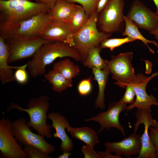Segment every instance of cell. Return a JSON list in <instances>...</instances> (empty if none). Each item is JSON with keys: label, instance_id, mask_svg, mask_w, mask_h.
<instances>
[{"label": "cell", "instance_id": "obj_1", "mask_svg": "<svg viewBox=\"0 0 158 158\" xmlns=\"http://www.w3.org/2000/svg\"><path fill=\"white\" fill-rule=\"evenodd\" d=\"M69 57L81 62L78 51L67 44L52 42L42 46L28 62V67L31 76L35 78L46 73V67L58 58Z\"/></svg>", "mask_w": 158, "mask_h": 158}, {"label": "cell", "instance_id": "obj_2", "mask_svg": "<svg viewBox=\"0 0 158 158\" xmlns=\"http://www.w3.org/2000/svg\"><path fill=\"white\" fill-rule=\"evenodd\" d=\"M51 8L48 4L28 0H0V27L18 24Z\"/></svg>", "mask_w": 158, "mask_h": 158}, {"label": "cell", "instance_id": "obj_3", "mask_svg": "<svg viewBox=\"0 0 158 158\" xmlns=\"http://www.w3.org/2000/svg\"><path fill=\"white\" fill-rule=\"evenodd\" d=\"M49 100L48 97L44 95L37 98H31L28 102L26 109L11 102L8 106L6 112L16 109L19 112L27 113L30 120L26 122V125L29 127L32 128L44 137L50 138L52 137L51 126L47 123V113L50 105Z\"/></svg>", "mask_w": 158, "mask_h": 158}, {"label": "cell", "instance_id": "obj_4", "mask_svg": "<svg viewBox=\"0 0 158 158\" xmlns=\"http://www.w3.org/2000/svg\"><path fill=\"white\" fill-rule=\"evenodd\" d=\"M97 14L96 11L94 13L85 25L73 35L72 47L80 54L83 63L85 61L89 50L94 47L99 46L102 40L111 35L99 32L98 30Z\"/></svg>", "mask_w": 158, "mask_h": 158}, {"label": "cell", "instance_id": "obj_5", "mask_svg": "<svg viewBox=\"0 0 158 158\" xmlns=\"http://www.w3.org/2000/svg\"><path fill=\"white\" fill-rule=\"evenodd\" d=\"M52 20L48 12H43L18 24L0 27V36L4 39L40 37Z\"/></svg>", "mask_w": 158, "mask_h": 158}, {"label": "cell", "instance_id": "obj_6", "mask_svg": "<svg viewBox=\"0 0 158 158\" xmlns=\"http://www.w3.org/2000/svg\"><path fill=\"white\" fill-rule=\"evenodd\" d=\"M125 4V0H109L98 17L97 23L101 32L111 34L123 31Z\"/></svg>", "mask_w": 158, "mask_h": 158}, {"label": "cell", "instance_id": "obj_7", "mask_svg": "<svg viewBox=\"0 0 158 158\" xmlns=\"http://www.w3.org/2000/svg\"><path fill=\"white\" fill-rule=\"evenodd\" d=\"M25 119L21 118L12 122L11 131L12 135L21 146L31 145L49 155L54 152V146L47 142L44 137L32 132L26 124Z\"/></svg>", "mask_w": 158, "mask_h": 158}, {"label": "cell", "instance_id": "obj_8", "mask_svg": "<svg viewBox=\"0 0 158 158\" xmlns=\"http://www.w3.org/2000/svg\"><path fill=\"white\" fill-rule=\"evenodd\" d=\"M4 39L8 48V64L32 56L43 44L53 42L40 37Z\"/></svg>", "mask_w": 158, "mask_h": 158}, {"label": "cell", "instance_id": "obj_9", "mask_svg": "<svg viewBox=\"0 0 158 158\" xmlns=\"http://www.w3.org/2000/svg\"><path fill=\"white\" fill-rule=\"evenodd\" d=\"M133 56L132 52H126L112 55L110 60H106L112 79L116 81L114 84L120 87L125 88L135 75L131 63Z\"/></svg>", "mask_w": 158, "mask_h": 158}, {"label": "cell", "instance_id": "obj_10", "mask_svg": "<svg viewBox=\"0 0 158 158\" xmlns=\"http://www.w3.org/2000/svg\"><path fill=\"white\" fill-rule=\"evenodd\" d=\"M157 76H158V72L153 73L149 76L141 73L135 75L128 85H130L133 89L136 99L133 103L127 106V111H131L135 107L137 110H151V106H158V101L156 98L152 95H148L146 91V87L149 82Z\"/></svg>", "mask_w": 158, "mask_h": 158}, {"label": "cell", "instance_id": "obj_11", "mask_svg": "<svg viewBox=\"0 0 158 158\" xmlns=\"http://www.w3.org/2000/svg\"><path fill=\"white\" fill-rule=\"evenodd\" d=\"M0 120V153L4 158H29L21 146L13 137L11 131L12 122L8 117L6 118L3 113Z\"/></svg>", "mask_w": 158, "mask_h": 158}, {"label": "cell", "instance_id": "obj_12", "mask_svg": "<svg viewBox=\"0 0 158 158\" xmlns=\"http://www.w3.org/2000/svg\"><path fill=\"white\" fill-rule=\"evenodd\" d=\"M127 105L122 103L120 100L114 102L109 104L106 111L99 113L95 116L86 119L85 121L87 122L93 121L97 122L100 126L98 133H101L105 129L109 130L111 128L114 127L118 129L123 135L125 136V130L120 122L119 116L121 113L126 109Z\"/></svg>", "mask_w": 158, "mask_h": 158}, {"label": "cell", "instance_id": "obj_13", "mask_svg": "<svg viewBox=\"0 0 158 158\" xmlns=\"http://www.w3.org/2000/svg\"><path fill=\"white\" fill-rule=\"evenodd\" d=\"M126 16L138 28L149 32L158 27V15L139 0L133 2Z\"/></svg>", "mask_w": 158, "mask_h": 158}, {"label": "cell", "instance_id": "obj_14", "mask_svg": "<svg viewBox=\"0 0 158 158\" xmlns=\"http://www.w3.org/2000/svg\"><path fill=\"white\" fill-rule=\"evenodd\" d=\"M74 33L68 24L53 19L47 25L40 37L46 40L63 42L72 47Z\"/></svg>", "mask_w": 158, "mask_h": 158}, {"label": "cell", "instance_id": "obj_15", "mask_svg": "<svg viewBox=\"0 0 158 158\" xmlns=\"http://www.w3.org/2000/svg\"><path fill=\"white\" fill-rule=\"evenodd\" d=\"M104 145L106 151L128 157L139 154L142 147L141 136L134 133L121 141L107 142Z\"/></svg>", "mask_w": 158, "mask_h": 158}, {"label": "cell", "instance_id": "obj_16", "mask_svg": "<svg viewBox=\"0 0 158 158\" xmlns=\"http://www.w3.org/2000/svg\"><path fill=\"white\" fill-rule=\"evenodd\" d=\"M47 118L51 121V126L56 130L53 134V136L59 138L61 141L60 151L63 152H71L73 148V144L65 131L66 128L70 126L68 119L56 112H50L47 115Z\"/></svg>", "mask_w": 158, "mask_h": 158}, {"label": "cell", "instance_id": "obj_17", "mask_svg": "<svg viewBox=\"0 0 158 158\" xmlns=\"http://www.w3.org/2000/svg\"><path fill=\"white\" fill-rule=\"evenodd\" d=\"M8 46L4 38L0 36V80L3 85L15 80L12 69L19 67L8 65Z\"/></svg>", "mask_w": 158, "mask_h": 158}, {"label": "cell", "instance_id": "obj_18", "mask_svg": "<svg viewBox=\"0 0 158 158\" xmlns=\"http://www.w3.org/2000/svg\"><path fill=\"white\" fill-rule=\"evenodd\" d=\"M77 5L65 0L57 2L48 12L53 20L68 23Z\"/></svg>", "mask_w": 158, "mask_h": 158}, {"label": "cell", "instance_id": "obj_19", "mask_svg": "<svg viewBox=\"0 0 158 158\" xmlns=\"http://www.w3.org/2000/svg\"><path fill=\"white\" fill-rule=\"evenodd\" d=\"M91 68L99 88L98 94L95 100V107L96 108L103 109L105 107L104 91L110 73L107 68L103 70L95 67Z\"/></svg>", "mask_w": 158, "mask_h": 158}, {"label": "cell", "instance_id": "obj_20", "mask_svg": "<svg viewBox=\"0 0 158 158\" xmlns=\"http://www.w3.org/2000/svg\"><path fill=\"white\" fill-rule=\"evenodd\" d=\"M66 129L73 138L83 141L86 145L92 148L100 142L97 133L89 127L74 128L69 126Z\"/></svg>", "mask_w": 158, "mask_h": 158}, {"label": "cell", "instance_id": "obj_21", "mask_svg": "<svg viewBox=\"0 0 158 158\" xmlns=\"http://www.w3.org/2000/svg\"><path fill=\"white\" fill-rule=\"evenodd\" d=\"M123 19L125 27L122 32L123 36L130 37L136 40L141 41L148 47L149 51L152 54H154V51L149 46L148 43H151L158 49V44L155 41L149 40L145 38L139 31L137 25L130 19L124 16Z\"/></svg>", "mask_w": 158, "mask_h": 158}, {"label": "cell", "instance_id": "obj_22", "mask_svg": "<svg viewBox=\"0 0 158 158\" xmlns=\"http://www.w3.org/2000/svg\"><path fill=\"white\" fill-rule=\"evenodd\" d=\"M45 79L52 85L54 91L60 93L73 86L72 80L65 78L60 73L53 69L44 75Z\"/></svg>", "mask_w": 158, "mask_h": 158}, {"label": "cell", "instance_id": "obj_23", "mask_svg": "<svg viewBox=\"0 0 158 158\" xmlns=\"http://www.w3.org/2000/svg\"><path fill=\"white\" fill-rule=\"evenodd\" d=\"M144 130L141 136V149L137 158H156L154 147L151 141L148 131L150 127H154V124L150 121L144 122Z\"/></svg>", "mask_w": 158, "mask_h": 158}, {"label": "cell", "instance_id": "obj_24", "mask_svg": "<svg viewBox=\"0 0 158 158\" xmlns=\"http://www.w3.org/2000/svg\"><path fill=\"white\" fill-rule=\"evenodd\" d=\"M53 67L65 78L71 80L78 75L80 72L79 67L68 58L55 62Z\"/></svg>", "mask_w": 158, "mask_h": 158}, {"label": "cell", "instance_id": "obj_25", "mask_svg": "<svg viewBox=\"0 0 158 158\" xmlns=\"http://www.w3.org/2000/svg\"><path fill=\"white\" fill-rule=\"evenodd\" d=\"M102 49L99 46L92 48L89 51L84 66L89 68L95 67L103 70L107 68L106 60L102 58L100 53Z\"/></svg>", "mask_w": 158, "mask_h": 158}, {"label": "cell", "instance_id": "obj_26", "mask_svg": "<svg viewBox=\"0 0 158 158\" xmlns=\"http://www.w3.org/2000/svg\"><path fill=\"white\" fill-rule=\"evenodd\" d=\"M89 17L81 5H77L76 8L68 23L74 33L80 30L86 23Z\"/></svg>", "mask_w": 158, "mask_h": 158}, {"label": "cell", "instance_id": "obj_27", "mask_svg": "<svg viewBox=\"0 0 158 158\" xmlns=\"http://www.w3.org/2000/svg\"><path fill=\"white\" fill-rule=\"evenodd\" d=\"M136 40L129 37L123 38H106L100 42L99 46L101 49L108 48L111 51L125 43Z\"/></svg>", "mask_w": 158, "mask_h": 158}, {"label": "cell", "instance_id": "obj_28", "mask_svg": "<svg viewBox=\"0 0 158 158\" xmlns=\"http://www.w3.org/2000/svg\"><path fill=\"white\" fill-rule=\"evenodd\" d=\"M74 3H78L80 5L86 14L90 17L96 11L98 2L100 0H65Z\"/></svg>", "mask_w": 158, "mask_h": 158}, {"label": "cell", "instance_id": "obj_29", "mask_svg": "<svg viewBox=\"0 0 158 158\" xmlns=\"http://www.w3.org/2000/svg\"><path fill=\"white\" fill-rule=\"evenodd\" d=\"M23 150L29 158H51L37 148L31 145L24 147Z\"/></svg>", "mask_w": 158, "mask_h": 158}, {"label": "cell", "instance_id": "obj_30", "mask_svg": "<svg viewBox=\"0 0 158 158\" xmlns=\"http://www.w3.org/2000/svg\"><path fill=\"white\" fill-rule=\"evenodd\" d=\"M28 64V62L23 65L19 66L14 73L15 80L20 84H25L28 81V76L26 69Z\"/></svg>", "mask_w": 158, "mask_h": 158}, {"label": "cell", "instance_id": "obj_31", "mask_svg": "<svg viewBox=\"0 0 158 158\" xmlns=\"http://www.w3.org/2000/svg\"><path fill=\"white\" fill-rule=\"evenodd\" d=\"M91 77L83 79L79 83L78 86V90L79 94L82 96L88 95L92 90Z\"/></svg>", "mask_w": 158, "mask_h": 158}, {"label": "cell", "instance_id": "obj_32", "mask_svg": "<svg viewBox=\"0 0 158 158\" xmlns=\"http://www.w3.org/2000/svg\"><path fill=\"white\" fill-rule=\"evenodd\" d=\"M125 88V92L120 100L124 104H133L135 101L134 98L135 94V92L132 87L129 85H127Z\"/></svg>", "mask_w": 158, "mask_h": 158}, {"label": "cell", "instance_id": "obj_33", "mask_svg": "<svg viewBox=\"0 0 158 158\" xmlns=\"http://www.w3.org/2000/svg\"><path fill=\"white\" fill-rule=\"evenodd\" d=\"M149 128L150 140L154 149L156 158H158V129L151 126Z\"/></svg>", "mask_w": 158, "mask_h": 158}, {"label": "cell", "instance_id": "obj_34", "mask_svg": "<svg viewBox=\"0 0 158 158\" xmlns=\"http://www.w3.org/2000/svg\"><path fill=\"white\" fill-rule=\"evenodd\" d=\"M81 153L85 158H101V155L89 146L83 145L81 147Z\"/></svg>", "mask_w": 158, "mask_h": 158}, {"label": "cell", "instance_id": "obj_35", "mask_svg": "<svg viewBox=\"0 0 158 158\" xmlns=\"http://www.w3.org/2000/svg\"><path fill=\"white\" fill-rule=\"evenodd\" d=\"M98 153L102 158H121V156L116 154L115 155L112 154L111 152L106 151L102 152L97 151Z\"/></svg>", "mask_w": 158, "mask_h": 158}, {"label": "cell", "instance_id": "obj_36", "mask_svg": "<svg viewBox=\"0 0 158 158\" xmlns=\"http://www.w3.org/2000/svg\"><path fill=\"white\" fill-rule=\"evenodd\" d=\"M109 0H100L97 4L96 11L98 14L104 8L107 4Z\"/></svg>", "mask_w": 158, "mask_h": 158}, {"label": "cell", "instance_id": "obj_37", "mask_svg": "<svg viewBox=\"0 0 158 158\" xmlns=\"http://www.w3.org/2000/svg\"><path fill=\"white\" fill-rule=\"evenodd\" d=\"M37 2L48 4L52 8L58 1L63 0H36Z\"/></svg>", "mask_w": 158, "mask_h": 158}, {"label": "cell", "instance_id": "obj_38", "mask_svg": "<svg viewBox=\"0 0 158 158\" xmlns=\"http://www.w3.org/2000/svg\"><path fill=\"white\" fill-rule=\"evenodd\" d=\"M72 154L70 152H63V153L59 155L57 158H68L69 156Z\"/></svg>", "mask_w": 158, "mask_h": 158}, {"label": "cell", "instance_id": "obj_39", "mask_svg": "<svg viewBox=\"0 0 158 158\" xmlns=\"http://www.w3.org/2000/svg\"><path fill=\"white\" fill-rule=\"evenodd\" d=\"M149 33L153 35L158 40V27L155 30L149 32Z\"/></svg>", "mask_w": 158, "mask_h": 158}, {"label": "cell", "instance_id": "obj_40", "mask_svg": "<svg viewBox=\"0 0 158 158\" xmlns=\"http://www.w3.org/2000/svg\"><path fill=\"white\" fill-rule=\"evenodd\" d=\"M155 5L157 11L156 13L158 15V0H152Z\"/></svg>", "mask_w": 158, "mask_h": 158}, {"label": "cell", "instance_id": "obj_41", "mask_svg": "<svg viewBox=\"0 0 158 158\" xmlns=\"http://www.w3.org/2000/svg\"><path fill=\"white\" fill-rule=\"evenodd\" d=\"M29 0V1H32V0Z\"/></svg>", "mask_w": 158, "mask_h": 158}, {"label": "cell", "instance_id": "obj_42", "mask_svg": "<svg viewBox=\"0 0 158 158\" xmlns=\"http://www.w3.org/2000/svg\"><path fill=\"white\" fill-rule=\"evenodd\" d=\"M4 0V1H6V0Z\"/></svg>", "mask_w": 158, "mask_h": 158}, {"label": "cell", "instance_id": "obj_43", "mask_svg": "<svg viewBox=\"0 0 158 158\" xmlns=\"http://www.w3.org/2000/svg\"><path fill=\"white\" fill-rule=\"evenodd\" d=\"M157 128V129H158V127L157 128Z\"/></svg>", "mask_w": 158, "mask_h": 158}]
</instances>
